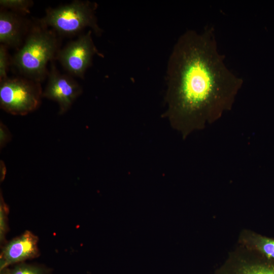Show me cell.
I'll return each mask as SVG.
<instances>
[{"label":"cell","mask_w":274,"mask_h":274,"mask_svg":"<svg viewBox=\"0 0 274 274\" xmlns=\"http://www.w3.org/2000/svg\"><path fill=\"white\" fill-rule=\"evenodd\" d=\"M24 21L16 13L2 8L0 12V42L6 47L16 48L25 34Z\"/></svg>","instance_id":"ba28073f"},{"label":"cell","mask_w":274,"mask_h":274,"mask_svg":"<svg viewBox=\"0 0 274 274\" xmlns=\"http://www.w3.org/2000/svg\"><path fill=\"white\" fill-rule=\"evenodd\" d=\"M97 5L89 1H74L71 3L46 10V15L39 23L51 27L56 33L72 36L86 27L97 35L102 30L97 24L95 11Z\"/></svg>","instance_id":"3957f363"},{"label":"cell","mask_w":274,"mask_h":274,"mask_svg":"<svg viewBox=\"0 0 274 274\" xmlns=\"http://www.w3.org/2000/svg\"><path fill=\"white\" fill-rule=\"evenodd\" d=\"M56 33L40 23L33 27L12 59L13 65L29 79L40 83L48 74V63L56 58L60 50Z\"/></svg>","instance_id":"7a4b0ae2"},{"label":"cell","mask_w":274,"mask_h":274,"mask_svg":"<svg viewBox=\"0 0 274 274\" xmlns=\"http://www.w3.org/2000/svg\"><path fill=\"white\" fill-rule=\"evenodd\" d=\"M7 207L1 197L0 203V238L1 242H3L5 239V235L7 231Z\"/></svg>","instance_id":"4fadbf2b"},{"label":"cell","mask_w":274,"mask_h":274,"mask_svg":"<svg viewBox=\"0 0 274 274\" xmlns=\"http://www.w3.org/2000/svg\"><path fill=\"white\" fill-rule=\"evenodd\" d=\"M48 81L43 97L56 101L60 114L66 112L82 90L79 83L71 76L61 74L53 64L48 72Z\"/></svg>","instance_id":"8992f818"},{"label":"cell","mask_w":274,"mask_h":274,"mask_svg":"<svg viewBox=\"0 0 274 274\" xmlns=\"http://www.w3.org/2000/svg\"><path fill=\"white\" fill-rule=\"evenodd\" d=\"M42 97L39 82L21 78H7L1 81V108L10 114L25 115L36 110Z\"/></svg>","instance_id":"277c9868"},{"label":"cell","mask_w":274,"mask_h":274,"mask_svg":"<svg viewBox=\"0 0 274 274\" xmlns=\"http://www.w3.org/2000/svg\"><path fill=\"white\" fill-rule=\"evenodd\" d=\"M1 274H46V272L42 267L21 263L13 268H4Z\"/></svg>","instance_id":"30bf717a"},{"label":"cell","mask_w":274,"mask_h":274,"mask_svg":"<svg viewBox=\"0 0 274 274\" xmlns=\"http://www.w3.org/2000/svg\"><path fill=\"white\" fill-rule=\"evenodd\" d=\"M38 238L26 230L6 244L1 254V270L13 263L32 259L39 255Z\"/></svg>","instance_id":"52a82bcc"},{"label":"cell","mask_w":274,"mask_h":274,"mask_svg":"<svg viewBox=\"0 0 274 274\" xmlns=\"http://www.w3.org/2000/svg\"><path fill=\"white\" fill-rule=\"evenodd\" d=\"M11 134L7 127L2 122L0 125V146L3 148L10 140Z\"/></svg>","instance_id":"9a60e30c"},{"label":"cell","mask_w":274,"mask_h":274,"mask_svg":"<svg viewBox=\"0 0 274 274\" xmlns=\"http://www.w3.org/2000/svg\"><path fill=\"white\" fill-rule=\"evenodd\" d=\"M92 32L89 30L68 43L59 50L56 56V59L71 75L82 79L91 64L93 56H102L94 45Z\"/></svg>","instance_id":"5b68a950"},{"label":"cell","mask_w":274,"mask_h":274,"mask_svg":"<svg viewBox=\"0 0 274 274\" xmlns=\"http://www.w3.org/2000/svg\"><path fill=\"white\" fill-rule=\"evenodd\" d=\"M236 274H274V266L267 264H249L242 266Z\"/></svg>","instance_id":"8fae6325"},{"label":"cell","mask_w":274,"mask_h":274,"mask_svg":"<svg viewBox=\"0 0 274 274\" xmlns=\"http://www.w3.org/2000/svg\"><path fill=\"white\" fill-rule=\"evenodd\" d=\"M33 2L28 0H1V8L10 9L15 13L27 14L30 12V8Z\"/></svg>","instance_id":"9c48e42d"},{"label":"cell","mask_w":274,"mask_h":274,"mask_svg":"<svg viewBox=\"0 0 274 274\" xmlns=\"http://www.w3.org/2000/svg\"><path fill=\"white\" fill-rule=\"evenodd\" d=\"M243 82L225 65L213 28L187 30L168 59L164 116L186 138L229 110Z\"/></svg>","instance_id":"6da1fadb"},{"label":"cell","mask_w":274,"mask_h":274,"mask_svg":"<svg viewBox=\"0 0 274 274\" xmlns=\"http://www.w3.org/2000/svg\"><path fill=\"white\" fill-rule=\"evenodd\" d=\"M258 247L268 258L274 259V240L261 238L258 243Z\"/></svg>","instance_id":"5bb4252c"},{"label":"cell","mask_w":274,"mask_h":274,"mask_svg":"<svg viewBox=\"0 0 274 274\" xmlns=\"http://www.w3.org/2000/svg\"><path fill=\"white\" fill-rule=\"evenodd\" d=\"M9 59L7 50V47L0 45V80H5L8 78L7 72L9 65Z\"/></svg>","instance_id":"7c38bea8"}]
</instances>
